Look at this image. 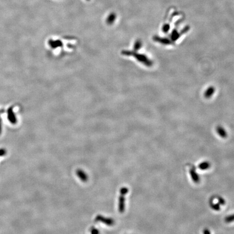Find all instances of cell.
<instances>
[{
	"label": "cell",
	"instance_id": "obj_1",
	"mask_svg": "<svg viewBox=\"0 0 234 234\" xmlns=\"http://www.w3.org/2000/svg\"><path fill=\"white\" fill-rule=\"evenodd\" d=\"M8 119L9 121L12 124H16L17 122V119L14 113L13 112V107H11L8 110Z\"/></svg>",
	"mask_w": 234,
	"mask_h": 234
},
{
	"label": "cell",
	"instance_id": "obj_2",
	"mask_svg": "<svg viewBox=\"0 0 234 234\" xmlns=\"http://www.w3.org/2000/svg\"><path fill=\"white\" fill-rule=\"evenodd\" d=\"M6 154V150H4V149H3V148L0 149V156H3L5 155Z\"/></svg>",
	"mask_w": 234,
	"mask_h": 234
},
{
	"label": "cell",
	"instance_id": "obj_3",
	"mask_svg": "<svg viewBox=\"0 0 234 234\" xmlns=\"http://www.w3.org/2000/svg\"><path fill=\"white\" fill-rule=\"evenodd\" d=\"M2 132V125H1V118H0V134Z\"/></svg>",
	"mask_w": 234,
	"mask_h": 234
}]
</instances>
